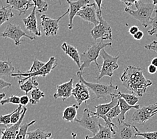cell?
<instances>
[{
    "mask_svg": "<svg viewBox=\"0 0 157 139\" xmlns=\"http://www.w3.org/2000/svg\"><path fill=\"white\" fill-rule=\"evenodd\" d=\"M157 114V109H156V110H155L154 112H153V113H152V116H154L155 114Z\"/></svg>",
    "mask_w": 157,
    "mask_h": 139,
    "instance_id": "816d5d0a",
    "label": "cell"
},
{
    "mask_svg": "<svg viewBox=\"0 0 157 139\" xmlns=\"http://www.w3.org/2000/svg\"><path fill=\"white\" fill-rule=\"evenodd\" d=\"M12 7L10 6H3L0 9V25H2L3 24L8 21L10 18L14 16V14L12 12Z\"/></svg>",
    "mask_w": 157,
    "mask_h": 139,
    "instance_id": "83f0119b",
    "label": "cell"
},
{
    "mask_svg": "<svg viewBox=\"0 0 157 139\" xmlns=\"http://www.w3.org/2000/svg\"><path fill=\"white\" fill-rule=\"evenodd\" d=\"M98 118L96 116L92 114L91 111L88 108H86L84 110V113L81 119H76L75 122H78L79 125L86 129L94 134H96L100 130Z\"/></svg>",
    "mask_w": 157,
    "mask_h": 139,
    "instance_id": "9c48e42d",
    "label": "cell"
},
{
    "mask_svg": "<svg viewBox=\"0 0 157 139\" xmlns=\"http://www.w3.org/2000/svg\"><path fill=\"white\" fill-rule=\"evenodd\" d=\"M144 48L147 50H150L154 51L157 54V41H153L151 43L148 45H146Z\"/></svg>",
    "mask_w": 157,
    "mask_h": 139,
    "instance_id": "ab89813d",
    "label": "cell"
},
{
    "mask_svg": "<svg viewBox=\"0 0 157 139\" xmlns=\"http://www.w3.org/2000/svg\"><path fill=\"white\" fill-rule=\"evenodd\" d=\"M114 139H136L137 127L131 124L118 122V125L114 126Z\"/></svg>",
    "mask_w": 157,
    "mask_h": 139,
    "instance_id": "8fae6325",
    "label": "cell"
},
{
    "mask_svg": "<svg viewBox=\"0 0 157 139\" xmlns=\"http://www.w3.org/2000/svg\"><path fill=\"white\" fill-rule=\"evenodd\" d=\"M30 99L29 98V97L28 96V95H24L20 97V104L21 106H25L29 102Z\"/></svg>",
    "mask_w": 157,
    "mask_h": 139,
    "instance_id": "60d3db41",
    "label": "cell"
},
{
    "mask_svg": "<svg viewBox=\"0 0 157 139\" xmlns=\"http://www.w3.org/2000/svg\"><path fill=\"white\" fill-rule=\"evenodd\" d=\"M6 96V93H2V94H0V101H2L3 100V98Z\"/></svg>",
    "mask_w": 157,
    "mask_h": 139,
    "instance_id": "681fc988",
    "label": "cell"
},
{
    "mask_svg": "<svg viewBox=\"0 0 157 139\" xmlns=\"http://www.w3.org/2000/svg\"><path fill=\"white\" fill-rule=\"evenodd\" d=\"M39 83L36 80V77H33L29 78L28 80H26L24 83L20 85V88L22 91H24L26 94L32 92V90L35 88L38 87Z\"/></svg>",
    "mask_w": 157,
    "mask_h": 139,
    "instance_id": "f1b7e54d",
    "label": "cell"
},
{
    "mask_svg": "<svg viewBox=\"0 0 157 139\" xmlns=\"http://www.w3.org/2000/svg\"><path fill=\"white\" fill-rule=\"evenodd\" d=\"M52 136L51 133L45 132L42 129L28 132L26 139H49Z\"/></svg>",
    "mask_w": 157,
    "mask_h": 139,
    "instance_id": "484cf974",
    "label": "cell"
},
{
    "mask_svg": "<svg viewBox=\"0 0 157 139\" xmlns=\"http://www.w3.org/2000/svg\"><path fill=\"white\" fill-rule=\"evenodd\" d=\"M157 109V102L148 105L147 106H144L141 108L136 109L132 116V122L143 125L151 118L152 114L155 110Z\"/></svg>",
    "mask_w": 157,
    "mask_h": 139,
    "instance_id": "7c38bea8",
    "label": "cell"
},
{
    "mask_svg": "<svg viewBox=\"0 0 157 139\" xmlns=\"http://www.w3.org/2000/svg\"><path fill=\"white\" fill-rule=\"evenodd\" d=\"M112 44H113V43L111 42H104V40H101L100 42L92 43L90 46L86 50L84 51L83 53L80 54L82 66L79 70L82 72L85 68H88L90 66L92 62H94L98 70L100 72L101 69L98 62H97V60H98V57L100 56L101 51L104 48L107 46H111Z\"/></svg>",
    "mask_w": 157,
    "mask_h": 139,
    "instance_id": "7a4b0ae2",
    "label": "cell"
},
{
    "mask_svg": "<svg viewBox=\"0 0 157 139\" xmlns=\"http://www.w3.org/2000/svg\"><path fill=\"white\" fill-rule=\"evenodd\" d=\"M35 122H36V121L34 120V121H32L30 122L25 123V124H24L23 125H21L20 127V132L17 134L16 139H26V138H27L28 128L30 126L33 125Z\"/></svg>",
    "mask_w": 157,
    "mask_h": 139,
    "instance_id": "1f68e13d",
    "label": "cell"
},
{
    "mask_svg": "<svg viewBox=\"0 0 157 139\" xmlns=\"http://www.w3.org/2000/svg\"><path fill=\"white\" fill-rule=\"evenodd\" d=\"M66 1L70 6L68 29H72L74 25V17L80 12L82 7L90 4V0H77L75 2H72L70 0H66Z\"/></svg>",
    "mask_w": 157,
    "mask_h": 139,
    "instance_id": "e0dca14e",
    "label": "cell"
},
{
    "mask_svg": "<svg viewBox=\"0 0 157 139\" xmlns=\"http://www.w3.org/2000/svg\"><path fill=\"white\" fill-rule=\"evenodd\" d=\"M72 96L76 99L79 106H80L83 102L86 103V101L90 99L89 88L81 81L78 82L76 84L75 87L74 88Z\"/></svg>",
    "mask_w": 157,
    "mask_h": 139,
    "instance_id": "5bb4252c",
    "label": "cell"
},
{
    "mask_svg": "<svg viewBox=\"0 0 157 139\" xmlns=\"http://www.w3.org/2000/svg\"><path fill=\"white\" fill-rule=\"evenodd\" d=\"M100 56L103 58L104 62L102 68H101L100 72V74L96 78L97 80H100L101 78L106 76L112 78L114 71L117 70L119 68L118 64V60L120 58L119 56H112L110 54H108L104 50V49L101 51Z\"/></svg>",
    "mask_w": 157,
    "mask_h": 139,
    "instance_id": "8992f818",
    "label": "cell"
},
{
    "mask_svg": "<svg viewBox=\"0 0 157 139\" xmlns=\"http://www.w3.org/2000/svg\"><path fill=\"white\" fill-rule=\"evenodd\" d=\"M78 78H79V80L83 82V83L91 91L94 93L97 99L102 98L104 100H106L108 96H111L114 95L115 92H117L118 89V86H114L113 84L112 79L110 82L109 84H102L99 83H94V82H89L86 80L82 76V72L78 71L76 74Z\"/></svg>",
    "mask_w": 157,
    "mask_h": 139,
    "instance_id": "277c9868",
    "label": "cell"
},
{
    "mask_svg": "<svg viewBox=\"0 0 157 139\" xmlns=\"http://www.w3.org/2000/svg\"><path fill=\"white\" fill-rule=\"evenodd\" d=\"M58 66V62L56 60L54 57L52 56L48 62L46 63L42 68L37 71L36 72L33 73H27L24 72L21 73L20 70H18L17 74H12V77H17L18 79V83L19 84H21L28 80L29 78L33 77H38V76H43L46 77L48 74H49L52 70H53L56 67Z\"/></svg>",
    "mask_w": 157,
    "mask_h": 139,
    "instance_id": "5b68a950",
    "label": "cell"
},
{
    "mask_svg": "<svg viewBox=\"0 0 157 139\" xmlns=\"http://www.w3.org/2000/svg\"><path fill=\"white\" fill-rule=\"evenodd\" d=\"M46 64V63H44L42 61L39 60L38 59H33V64L32 66V67L30 68L29 70H28V72H25L27 73H33V72H36L37 71H38L39 70H40Z\"/></svg>",
    "mask_w": 157,
    "mask_h": 139,
    "instance_id": "e575fe53",
    "label": "cell"
},
{
    "mask_svg": "<svg viewBox=\"0 0 157 139\" xmlns=\"http://www.w3.org/2000/svg\"><path fill=\"white\" fill-rule=\"evenodd\" d=\"M51 1H60V0H51Z\"/></svg>",
    "mask_w": 157,
    "mask_h": 139,
    "instance_id": "11a10c76",
    "label": "cell"
},
{
    "mask_svg": "<svg viewBox=\"0 0 157 139\" xmlns=\"http://www.w3.org/2000/svg\"><path fill=\"white\" fill-rule=\"evenodd\" d=\"M13 113V111L12 112H11L10 114L1 116V117H0V123H1L2 125H4L6 126L12 125V122H11V117H12Z\"/></svg>",
    "mask_w": 157,
    "mask_h": 139,
    "instance_id": "f35d334b",
    "label": "cell"
},
{
    "mask_svg": "<svg viewBox=\"0 0 157 139\" xmlns=\"http://www.w3.org/2000/svg\"><path fill=\"white\" fill-rule=\"evenodd\" d=\"M2 36L5 38H8L13 40L16 46H19L21 44V37H26L31 40H36V37L28 35L19 25L10 23L7 25L6 29L2 33Z\"/></svg>",
    "mask_w": 157,
    "mask_h": 139,
    "instance_id": "ba28073f",
    "label": "cell"
},
{
    "mask_svg": "<svg viewBox=\"0 0 157 139\" xmlns=\"http://www.w3.org/2000/svg\"><path fill=\"white\" fill-rule=\"evenodd\" d=\"M138 31H139V29H138V27H137V26H136V25L132 26V27L129 29L130 34H131L132 36H134V34H136V33Z\"/></svg>",
    "mask_w": 157,
    "mask_h": 139,
    "instance_id": "ee69618b",
    "label": "cell"
},
{
    "mask_svg": "<svg viewBox=\"0 0 157 139\" xmlns=\"http://www.w3.org/2000/svg\"><path fill=\"white\" fill-rule=\"evenodd\" d=\"M33 5L38 9L39 13H43L47 12L48 9V3L44 0H32Z\"/></svg>",
    "mask_w": 157,
    "mask_h": 139,
    "instance_id": "836d02e7",
    "label": "cell"
},
{
    "mask_svg": "<svg viewBox=\"0 0 157 139\" xmlns=\"http://www.w3.org/2000/svg\"><path fill=\"white\" fill-rule=\"evenodd\" d=\"M26 112H27V108L24 107V112L20 121L14 125L7 126L4 130H2V134L1 139H16Z\"/></svg>",
    "mask_w": 157,
    "mask_h": 139,
    "instance_id": "2e32d148",
    "label": "cell"
},
{
    "mask_svg": "<svg viewBox=\"0 0 157 139\" xmlns=\"http://www.w3.org/2000/svg\"><path fill=\"white\" fill-rule=\"evenodd\" d=\"M121 107H120V104L118 102V103L114 107L112 108L103 118L104 121L106 123V125L108 126L110 128H114L115 125L113 122V119L114 118L118 117V116L121 114Z\"/></svg>",
    "mask_w": 157,
    "mask_h": 139,
    "instance_id": "cb8c5ba5",
    "label": "cell"
},
{
    "mask_svg": "<svg viewBox=\"0 0 157 139\" xmlns=\"http://www.w3.org/2000/svg\"><path fill=\"white\" fill-rule=\"evenodd\" d=\"M152 3L155 6H156L157 4V0H152Z\"/></svg>",
    "mask_w": 157,
    "mask_h": 139,
    "instance_id": "f5cc1de1",
    "label": "cell"
},
{
    "mask_svg": "<svg viewBox=\"0 0 157 139\" xmlns=\"http://www.w3.org/2000/svg\"><path fill=\"white\" fill-rule=\"evenodd\" d=\"M96 4L97 5V7H98L99 12H102V1L103 0H94Z\"/></svg>",
    "mask_w": 157,
    "mask_h": 139,
    "instance_id": "7dc6e473",
    "label": "cell"
},
{
    "mask_svg": "<svg viewBox=\"0 0 157 139\" xmlns=\"http://www.w3.org/2000/svg\"><path fill=\"white\" fill-rule=\"evenodd\" d=\"M151 64L155 66L157 68V58H155L152 59V60L151 62Z\"/></svg>",
    "mask_w": 157,
    "mask_h": 139,
    "instance_id": "c3c4849f",
    "label": "cell"
},
{
    "mask_svg": "<svg viewBox=\"0 0 157 139\" xmlns=\"http://www.w3.org/2000/svg\"><path fill=\"white\" fill-rule=\"evenodd\" d=\"M68 13H70V8L57 19H52L45 14L40 16L41 20H42L41 25L43 28L46 36H55L57 35L59 29V21Z\"/></svg>",
    "mask_w": 157,
    "mask_h": 139,
    "instance_id": "30bf717a",
    "label": "cell"
},
{
    "mask_svg": "<svg viewBox=\"0 0 157 139\" xmlns=\"http://www.w3.org/2000/svg\"><path fill=\"white\" fill-rule=\"evenodd\" d=\"M6 3L13 9L18 11L20 15L25 14L29 8L34 6L32 0H6Z\"/></svg>",
    "mask_w": 157,
    "mask_h": 139,
    "instance_id": "ffe728a7",
    "label": "cell"
},
{
    "mask_svg": "<svg viewBox=\"0 0 157 139\" xmlns=\"http://www.w3.org/2000/svg\"><path fill=\"white\" fill-rule=\"evenodd\" d=\"M36 7L33 6V10L29 16L23 19V22L25 25V29L31 33H34L37 36H41V30L38 28V21L36 18Z\"/></svg>",
    "mask_w": 157,
    "mask_h": 139,
    "instance_id": "ac0fdd59",
    "label": "cell"
},
{
    "mask_svg": "<svg viewBox=\"0 0 157 139\" xmlns=\"http://www.w3.org/2000/svg\"><path fill=\"white\" fill-rule=\"evenodd\" d=\"M15 68L10 61H0V75L11 76L13 74Z\"/></svg>",
    "mask_w": 157,
    "mask_h": 139,
    "instance_id": "4316f807",
    "label": "cell"
},
{
    "mask_svg": "<svg viewBox=\"0 0 157 139\" xmlns=\"http://www.w3.org/2000/svg\"><path fill=\"white\" fill-rule=\"evenodd\" d=\"M155 12L156 13H157V4L155 6Z\"/></svg>",
    "mask_w": 157,
    "mask_h": 139,
    "instance_id": "db71d44e",
    "label": "cell"
},
{
    "mask_svg": "<svg viewBox=\"0 0 157 139\" xmlns=\"http://www.w3.org/2000/svg\"><path fill=\"white\" fill-rule=\"evenodd\" d=\"M96 3H92L84 6L80 10L76 16H79L84 21L93 24L94 26L97 25L99 24V20L97 16V11L98 8L96 7Z\"/></svg>",
    "mask_w": 157,
    "mask_h": 139,
    "instance_id": "4fadbf2b",
    "label": "cell"
},
{
    "mask_svg": "<svg viewBox=\"0 0 157 139\" xmlns=\"http://www.w3.org/2000/svg\"><path fill=\"white\" fill-rule=\"evenodd\" d=\"M151 25L152 26V29L148 31V33L150 36L156 34L157 37V13H156L155 16L152 18L151 21Z\"/></svg>",
    "mask_w": 157,
    "mask_h": 139,
    "instance_id": "74e56055",
    "label": "cell"
},
{
    "mask_svg": "<svg viewBox=\"0 0 157 139\" xmlns=\"http://www.w3.org/2000/svg\"><path fill=\"white\" fill-rule=\"evenodd\" d=\"M148 72L150 73V74H155L156 72L157 68L155 66H154V65L151 64L150 66L148 67Z\"/></svg>",
    "mask_w": 157,
    "mask_h": 139,
    "instance_id": "bcb514c9",
    "label": "cell"
},
{
    "mask_svg": "<svg viewBox=\"0 0 157 139\" xmlns=\"http://www.w3.org/2000/svg\"><path fill=\"white\" fill-rule=\"evenodd\" d=\"M135 6L136 10H130L128 7H126L124 8V12L139 21L144 28H148L151 25L152 15L155 11V6L152 3H143L140 1L135 3Z\"/></svg>",
    "mask_w": 157,
    "mask_h": 139,
    "instance_id": "3957f363",
    "label": "cell"
},
{
    "mask_svg": "<svg viewBox=\"0 0 157 139\" xmlns=\"http://www.w3.org/2000/svg\"><path fill=\"white\" fill-rule=\"evenodd\" d=\"M136 137H142L144 138V139H157V131H155V132L142 133L138 129Z\"/></svg>",
    "mask_w": 157,
    "mask_h": 139,
    "instance_id": "8d00e7d4",
    "label": "cell"
},
{
    "mask_svg": "<svg viewBox=\"0 0 157 139\" xmlns=\"http://www.w3.org/2000/svg\"><path fill=\"white\" fill-rule=\"evenodd\" d=\"M21 104H19V106L13 111V113L11 117V122H12V125H14V124L17 123L18 121H20L21 115L24 112V108H22Z\"/></svg>",
    "mask_w": 157,
    "mask_h": 139,
    "instance_id": "d6a6232c",
    "label": "cell"
},
{
    "mask_svg": "<svg viewBox=\"0 0 157 139\" xmlns=\"http://www.w3.org/2000/svg\"><path fill=\"white\" fill-rule=\"evenodd\" d=\"M31 95V98L29 100V103L32 104H36L41 98L45 97V93L42 91H40L38 87L35 88L33 90H32V92H30Z\"/></svg>",
    "mask_w": 157,
    "mask_h": 139,
    "instance_id": "4dcf8cb0",
    "label": "cell"
},
{
    "mask_svg": "<svg viewBox=\"0 0 157 139\" xmlns=\"http://www.w3.org/2000/svg\"><path fill=\"white\" fill-rule=\"evenodd\" d=\"M118 96V95L117 92V94H114V95L110 96L111 101L109 103L98 104L97 106H95L94 108L96 109V111L95 112L91 111L92 114L96 116L98 118L103 119L108 112L118 103L119 100Z\"/></svg>",
    "mask_w": 157,
    "mask_h": 139,
    "instance_id": "9a60e30c",
    "label": "cell"
},
{
    "mask_svg": "<svg viewBox=\"0 0 157 139\" xmlns=\"http://www.w3.org/2000/svg\"><path fill=\"white\" fill-rule=\"evenodd\" d=\"M100 130L93 137L86 136L85 139H114V134L111 128L108 126H102L99 124Z\"/></svg>",
    "mask_w": 157,
    "mask_h": 139,
    "instance_id": "7402d4cb",
    "label": "cell"
},
{
    "mask_svg": "<svg viewBox=\"0 0 157 139\" xmlns=\"http://www.w3.org/2000/svg\"><path fill=\"white\" fill-rule=\"evenodd\" d=\"M61 48L66 55H68L70 58L73 60V61L76 64V65L80 69L82 66V62L80 54L79 53V52L78 51L77 48L66 42H63L62 44Z\"/></svg>",
    "mask_w": 157,
    "mask_h": 139,
    "instance_id": "44dd1931",
    "label": "cell"
},
{
    "mask_svg": "<svg viewBox=\"0 0 157 139\" xmlns=\"http://www.w3.org/2000/svg\"><path fill=\"white\" fill-rule=\"evenodd\" d=\"M97 16L99 20V24L94 26L90 31V34L94 40L100 38L101 40H113L112 29L108 22L102 17V12L97 11Z\"/></svg>",
    "mask_w": 157,
    "mask_h": 139,
    "instance_id": "52a82bcc",
    "label": "cell"
},
{
    "mask_svg": "<svg viewBox=\"0 0 157 139\" xmlns=\"http://www.w3.org/2000/svg\"><path fill=\"white\" fill-rule=\"evenodd\" d=\"M117 94L121 98H122L127 103L130 105H132V106H135L138 102V101H139V98L137 96L133 95V94L130 95V94L122 93L118 90L117 91Z\"/></svg>",
    "mask_w": 157,
    "mask_h": 139,
    "instance_id": "f546056e",
    "label": "cell"
},
{
    "mask_svg": "<svg viewBox=\"0 0 157 139\" xmlns=\"http://www.w3.org/2000/svg\"><path fill=\"white\" fill-rule=\"evenodd\" d=\"M73 82L74 79L72 78L68 82H65V83L60 85H57V92L54 95V98H62L63 101H65L72 96L74 89Z\"/></svg>",
    "mask_w": 157,
    "mask_h": 139,
    "instance_id": "d6986e66",
    "label": "cell"
},
{
    "mask_svg": "<svg viewBox=\"0 0 157 139\" xmlns=\"http://www.w3.org/2000/svg\"><path fill=\"white\" fill-rule=\"evenodd\" d=\"M12 86V84L10 83V82H7L5 81L2 78L0 79V89L1 90L5 88L11 87Z\"/></svg>",
    "mask_w": 157,
    "mask_h": 139,
    "instance_id": "b9f144b4",
    "label": "cell"
},
{
    "mask_svg": "<svg viewBox=\"0 0 157 139\" xmlns=\"http://www.w3.org/2000/svg\"><path fill=\"white\" fill-rule=\"evenodd\" d=\"M143 36H144V33L142 32V31H140V30L138 31L136 33V34H134L133 36L134 38L135 39V40H140L142 38H143Z\"/></svg>",
    "mask_w": 157,
    "mask_h": 139,
    "instance_id": "f6af8a7d",
    "label": "cell"
},
{
    "mask_svg": "<svg viewBox=\"0 0 157 139\" xmlns=\"http://www.w3.org/2000/svg\"><path fill=\"white\" fill-rule=\"evenodd\" d=\"M2 105L6 104H20V97L12 95L4 100L0 101Z\"/></svg>",
    "mask_w": 157,
    "mask_h": 139,
    "instance_id": "d590c367",
    "label": "cell"
},
{
    "mask_svg": "<svg viewBox=\"0 0 157 139\" xmlns=\"http://www.w3.org/2000/svg\"><path fill=\"white\" fill-rule=\"evenodd\" d=\"M72 138H73V139H76L77 134L74 133H72Z\"/></svg>",
    "mask_w": 157,
    "mask_h": 139,
    "instance_id": "f907efd6",
    "label": "cell"
},
{
    "mask_svg": "<svg viewBox=\"0 0 157 139\" xmlns=\"http://www.w3.org/2000/svg\"><path fill=\"white\" fill-rule=\"evenodd\" d=\"M121 1L124 3L126 6H127V7H130L134 4L135 5V3L140 2V0H121Z\"/></svg>",
    "mask_w": 157,
    "mask_h": 139,
    "instance_id": "7bdbcfd3",
    "label": "cell"
},
{
    "mask_svg": "<svg viewBox=\"0 0 157 139\" xmlns=\"http://www.w3.org/2000/svg\"><path fill=\"white\" fill-rule=\"evenodd\" d=\"M144 68L132 66H126L124 72L121 76L122 85L133 95L143 96L147 88L152 84V82L144 76Z\"/></svg>",
    "mask_w": 157,
    "mask_h": 139,
    "instance_id": "6da1fadb",
    "label": "cell"
},
{
    "mask_svg": "<svg viewBox=\"0 0 157 139\" xmlns=\"http://www.w3.org/2000/svg\"><path fill=\"white\" fill-rule=\"evenodd\" d=\"M118 100H119V104H120V107H121V113L118 116L117 122H122L124 121L125 120V114L127 112L130 110V109H138L140 108L139 105H135V106H132V105H130L128 103H127L126 101L120 96L119 95L118 96Z\"/></svg>",
    "mask_w": 157,
    "mask_h": 139,
    "instance_id": "d4e9b609",
    "label": "cell"
},
{
    "mask_svg": "<svg viewBox=\"0 0 157 139\" xmlns=\"http://www.w3.org/2000/svg\"><path fill=\"white\" fill-rule=\"evenodd\" d=\"M78 104H73L72 106L66 107L63 112L62 118L67 122H75L77 116L78 109L79 108Z\"/></svg>",
    "mask_w": 157,
    "mask_h": 139,
    "instance_id": "603a6c76",
    "label": "cell"
}]
</instances>
